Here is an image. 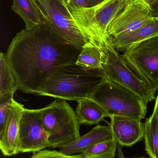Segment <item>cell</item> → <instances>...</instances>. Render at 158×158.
Returning <instances> with one entry per match:
<instances>
[{
	"instance_id": "cell-13",
	"label": "cell",
	"mask_w": 158,
	"mask_h": 158,
	"mask_svg": "<svg viewBox=\"0 0 158 158\" xmlns=\"http://www.w3.org/2000/svg\"><path fill=\"white\" fill-rule=\"evenodd\" d=\"M112 138H114L110 125H97L84 135L59 147V151L67 155L82 154L92 146Z\"/></svg>"
},
{
	"instance_id": "cell-7",
	"label": "cell",
	"mask_w": 158,
	"mask_h": 158,
	"mask_svg": "<svg viewBox=\"0 0 158 158\" xmlns=\"http://www.w3.org/2000/svg\"><path fill=\"white\" fill-rule=\"evenodd\" d=\"M38 4L46 26L59 38L81 51L92 44L60 0H46Z\"/></svg>"
},
{
	"instance_id": "cell-5",
	"label": "cell",
	"mask_w": 158,
	"mask_h": 158,
	"mask_svg": "<svg viewBox=\"0 0 158 158\" xmlns=\"http://www.w3.org/2000/svg\"><path fill=\"white\" fill-rule=\"evenodd\" d=\"M41 119L49 147L59 148L80 136V124L76 113L64 99L55 100L42 108Z\"/></svg>"
},
{
	"instance_id": "cell-8",
	"label": "cell",
	"mask_w": 158,
	"mask_h": 158,
	"mask_svg": "<svg viewBox=\"0 0 158 158\" xmlns=\"http://www.w3.org/2000/svg\"><path fill=\"white\" fill-rule=\"evenodd\" d=\"M121 55L129 67L156 92L158 89V37L137 44Z\"/></svg>"
},
{
	"instance_id": "cell-25",
	"label": "cell",
	"mask_w": 158,
	"mask_h": 158,
	"mask_svg": "<svg viewBox=\"0 0 158 158\" xmlns=\"http://www.w3.org/2000/svg\"><path fill=\"white\" fill-rule=\"evenodd\" d=\"M122 147L119 144H118L117 149V158H126L124 156L122 149Z\"/></svg>"
},
{
	"instance_id": "cell-26",
	"label": "cell",
	"mask_w": 158,
	"mask_h": 158,
	"mask_svg": "<svg viewBox=\"0 0 158 158\" xmlns=\"http://www.w3.org/2000/svg\"><path fill=\"white\" fill-rule=\"evenodd\" d=\"M90 6H93L97 5L104 2L105 0H86Z\"/></svg>"
},
{
	"instance_id": "cell-31",
	"label": "cell",
	"mask_w": 158,
	"mask_h": 158,
	"mask_svg": "<svg viewBox=\"0 0 158 158\" xmlns=\"http://www.w3.org/2000/svg\"><path fill=\"white\" fill-rule=\"evenodd\" d=\"M60 1H61L63 4H64V2H63V0H60Z\"/></svg>"
},
{
	"instance_id": "cell-16",
	"label": "cell",
	"mask_w": 158,
	"mask_h": 158,
	"mask_svg": "<svg viewBox=\"0 0 158 158\" xmlns=\"http://www.w3.org/2000/svg\"><path fill=\"white\" fill-rule=\"evenodd\" d=\"M77 101L75 113L80 124L97 125L105 118H109L105 109L91 98H83Z\"/></svg>"
},
{
	"instance_id": "cell-15",
	"label": "cell",
	"mask_w": 158,
	"mask_h": 158,
	"mask_svg": "<svg viewBox=\"0 0 158 158\" xmlns=\"http://www.w3.org/2000/svg\"><path fill=\"white\" fill-rule=\"evenodd\" d=\"M11 8L23 19L26 28H33L45 24L36 0H13Z\"/></svg>"
},
{
	"instance_id": "cell-9",
	"label": "cell",
	"mask_w": 158,
	"mask_h": 158,
	"mask_svg": "<svg viewBox=\"0 0 158 158\" xmlns=\"http://www.w3.org/2000/svg\"><path fill=\"white\" fill-rule=\"evenodd\" d=\"M41 109H25L19 126V152L37 153L49 147L48 137L41 119Z\"/></svg>"
},
{
	"instance_id": "cell-12",
	"label": "cell",
	"mask_w": 158,
	"mask_h": 158,
	"mask_svg": "<svg viewBox=\"0 0 158 158\" xmlns=\"http://www.w3.org/2000/svg\"><path fill=\"white\" fill-rule=\"evenodd\" d=\"M25 108L14 100L3 135L0 138V149L5 156L16 155L19 152V126Z\"/></svg>"
},
{
	"instance_id": "cell-23",
	"label": "cell",
	"mask_w": 158,
	"mask_h": 158,
	"mask_svg": "<svg viewBox=\"0 0 158 158\" xmlns=\"http://www.w3.org/2000/svg\"><path fill=\"white\" fill-rule=\"evenodd\" d=\"M63 2L68 8L91 7L86 0H63Z\"/></svg>"
},
{
	"instance_id": "cell-28",
	"label": "cell",
	"mask_w": 158,
	"mask_h": 158,
	"mask_svg": "<svg viewBox=\"0 0 158 158\" xmlns=\"http://www.w3.org/2000/svg\"><path fill=\"white\" fill-rule=\"evenodd\" d=\"M154 17H158V6L154 14Z\"/></svg>"
},
{
	"instance_id": "cell-14",
	"label": "cell",
	"mask_w": 158,
	"mask_h": 158,
	"mask_svg": "<svg viewBox=\"0 0 158 158\" xmlns=\"http://www.w3.org/2000/svg\"><path fill=\"white\" fill-rule=\"evenodd\" d=\"M156 37H158V17H155L135 31L109 39L117 52H123L137 44Z\"/></svg>"
},
{
	"instance_id": "cell-11",
	"label": "cell",
	"mask_w": 158,
	"mask_h": 158,
	"mask_svg": "<svg viewBox=\"0 0 158 158\" xmlns=\"http://www.w3.org/2000/svg\"><path fill=\"white\" fill-rule=\"evenodd\" d=\"M110 118L113 138L122 146L131 147L143 138L142 120L121 116H112Z\"/></svg>"
},
{
	"instance_id": "cell-19",
	"label": "cell",
	"mask_w": 158,
	"mask_h": 158,
	"mask_svg": "<svg viewBox=\"0 0 158 158\" xmlns=\"http://www.w3.org/2000/svg\"><path fill=\"white\" fill-rule=\"evenodd\" d=\"M17 85L8 65L6 54H0V98L9 94H15Z\"/></svg>"
},
{
	"instance_id": "cell-1",
	"label": "cell",
	"mask_w": 158,
	"mask_h": 158,
	"mask_svg": "<svg viewBox=\"0 0 158 158\" xmlns=\"http://www.w3.org/2000/svg\"><path fill=\"white\" fill-rule=\"evenodd\" d=\"M81 50L53 33L46 24L17 33L6 54L17 85L27 94H37L50 74L75 64Z\"/></svg>"
},
{
	"instance_id": "cell-2",
	"label": "cell",
	"mask_w": 158,
	"mask_h": 158,
	"mask_svg": "<svg viewBox=\"0 0 158 158\" xmlns=\"http://www.w3.org/2000/svg\"><path fill=\"white\" fill-rule=\"evenodd\" d=\"M104 78L102 70L88 69L75 63L65 65L50 74L36 94L76 101L90 98Z\"/></svg>"
},
{
	"instance_id": "cell-27",
	"label": "cell",
	"mask_w": 158,
	"mask_h": 158,
	"mask_svg": "<svg viewBox=\"0 0 158 158\" xmlns=\"http://www.w3.org/2000/svg\"><path fill=\"white\" fill-rule=\"evenodd\" d=\"M156 102H155V107H154V110L156 114V118L157 120L158 123V89L157 95L156 97Z\"/></svg>"
},
{
	"instance_id": "cell-21",
	"label": "cell",
	"mask_w": 158,
	"mask_h": 158,
	"mask_svg": "<svg viewBox=\"0 0 158 158\" xmlns=\"http://www.w3.org/2000/svg\"><path fill=\"white\" fill-rule=\"evenodd\" d=\"M14 94L6 95L0 98V138L2 137L10 110L14 102Z\"/></svg>"
},
{
	"instance_id": "cell-22",
	"label": "cell",
	"mask_w": 158,
	"mask_h": 158,
	"mask_svg": "<svg viewBox=\"0 0 158 158\" xmlns=\"http://www.w3.org/2000/svg\"><path fill=\"white\" fill-rule=\"evenodd\" d=\"M29 158H84L82 154L67 155L57 150H44L35 153Z\"/></svg>"
},
{
	"instance_id": "cell-20",
	"label": "cell",
	"mask_w": 158,
	"mask_h": 158,
	"mask_svg": "<svg viewBox=\"0 0 158 158\" xmlns=\"http://www.w3.org/2000/svg\"><path fill=\"white\" fill-rule=\"evenodd\" d=\"M118 143L114 138L101 141L87 148L82 154L84 158H114Z\"/></svg>"
},
{
	"instance_id": "cell-18",
	"label": "cell",
	"mask_w": 158,
	"mask_h": 158,
	"mask_svg": "<svg viewBox=\"0 0 158 158\" xmlns=\"http://www.w3.org/2000/svg\"><path fill=\"white\" fill-rule=\"evenodd\" d=\"M104 56V51L88 44L82 50L75 64L88 69L102 70Z\"/></svg>"
},
{
	"instance_id": "cell-30",
	"label": "cell",
	"mask_w": 158,
	"mask_h": 158,
	"mask_svg": "<svg viewBox=\"0 0 158 158\" xmlns=\"http://www.w3.org/2000/svg\"><path fill=\"white\" fill-rule=\"evenodd\" d=\"M146 158L145 157L143 156V157H134V158Z\"/></svg>"
},
{
	"instance_id": "cell-24",
	"label": "cell",
	"mask_w": 158,
	"mask_h": 158,
	"mask_svg": "<svg viewBox=\"0 0 158 158\" xmlns=\"http://www.w3.org/2000/svg\"><path fill=\"white\" fill-rule=\"evenodd\" d=\"M144 1L150 6V8L152 9L153 15L154 16V14L158 6V0H144Z\"/></svg>"
},
{
	"instance_id": "cell-4",
	"label": "cell",
	"mask_w": 158,
	"mask_h": 158,
	"mask_svg": "<svg viewBox=\"0 0 158 158\" xmlns=\"http://www.w3.org/2000/svg\"><path fill=\"white\" fill-rule=\"evenodd\" d=\"M109 115L142 120L147 106L142 98L127 88L104 78L90 96Z\"/></svg>"
},
{
	"instance_id": "cell-29",
	"label": "cell",
	"mask_w": 158,
	"mask_h": 158,
	"mask_svg": "<svg viewBox=\"0 0 158 158\" xmlns=\"http://www.w3.org/2000/svg\"><path fill=\"white\" fill-rule=\"evenodd\" d=\"M36 1L39 3H41L42 2H44L46 0H36Z\"/></svg>"
},
{
	"instance_id": "cell-3",
	"label": "cell",
	"mask_w": 158,
	"mask_h": 158,
	"mask_svg": "<svg viewBox=\"0 0 158 158\" xmlns=\"http://www.w3.org/2000/svg\"><path fill=\"white\" fill-rule=\"evenodd\" d=\"M130 0H105L91 7L68 8L91 43L104 51L110 23L119 15Z\"/></svg>"
},
{
	"instance_id": "cell-17",
	"label": "cell",
	"mask_w": 158,
	"mask_h": 158,
	"mask_svg": "<svg viewBox=\"0 0 158 158\" xmlns=\"http://www.w3.org/2000/svg\"><path fill=\"white\" fill-rule=\"evenodd\" d=\"M145 150L150 158H158V123L155 112L143 123Z\"/></svg>"
},
{
	"instance_id": "cell-6",
	"label": "cell",
	"mask_w": 158,
	"mask_h": 158,
	"mask_svg": "<svg viewBox=\"0 0 158 158\" xmlns=\"http://www.w3.org/2000/svg\"><path fill=\"white\" fill-rule=\"evenodd\" d=\"M104 52L102 70L105 78L130 90L147 105L156 99V92L129 67L109 38Z\"/></svg>"
},
{
	"instance_id": "cell-10",
	"label": "cell",
	"mask_w": 158,
	"mask_h": 158,
	"mask_svg": "<svg viewBox=\"0 0 158 158\" xmlns=\"http://www.w3.org/2000/svg\"><path fill=\"white\" fill-rule=\"evenodd\" d=\"M155 17L144 0H130L109 27L107 35L115 37L132 32L152 21Z\"/></svg>"
}]
</instances>
